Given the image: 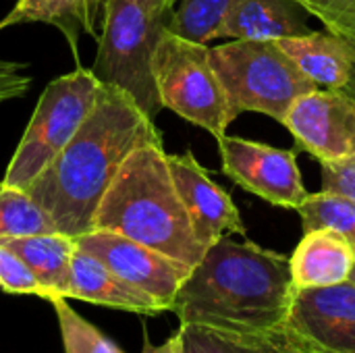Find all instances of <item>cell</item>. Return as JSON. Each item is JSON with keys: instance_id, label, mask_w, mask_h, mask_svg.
Listing matches in <instances>:
<instances>
[{"instance_id": "52a82bcc", "label": "cell", "mask_w": 355, "mask_h": 353, "mask_svg": "<svg viewBox=\"0 0 355 353\" xmlns=\"http://www.w3.org/2000/svg\"><path fill=\"white\" fill-rule=\"evenodd\" d=\"M100 87L92 69L83 67L52 79L35 104L2 183L27 191L89 117Z\"/></svg>"}, {"instance_id": "277c9868", "label": "cell", "mask_w": 355, "mask_h": 353, "mask_svg": "<svg viewBox=\"0 0 355 353\" xmlns=\"http://www.w3.org/2000/svg\"><path fill=\"white\" fill-rule=\"evenodd\" d=\"M177 0H108L92 73L123 89L154 121L162 110L154 77V48Z\"/></svg>"}, {"instance_id": "d4e9b609", "label": "cell", "mask_w": 355, "mask_h": 353, "mask_svg": "<svg viewBox=\"0 0 355 353\" xmlns=\"http://www.w3.org/2000/svg\"><path fill=\"white\" fill-rule=\"evenodd\" d=\"M320 166H322V189L337 191L355 200V154L335 162H320Z\"/></svg>"}, {"instance_id": "4316f807", "label": "cell", "mask_w": 355, "mask_h": 353, "mask_svg": "<svg viewBox=\"0 0 355 353\" xmlns=\"http://www.w3.org/2000/svg\"><path fill=\"white\" fill-rule=\"evenodd\" d=\"M306 12L314 15L324 23L327 29H333L341 15L347 10L352 0H295Z\"/></svg>"}, {"instance_id": "ac0fdd59", "label": "cell", "mask_w": 355, "mask_h": 353, "mask_svg": "<svg viewBox=\"0 0 355 353\" xmlns=\"http://www.w3.org/2000/svg\"><path fill=\"white\" fill-rule=\"evenodd\" d=\"M23 23L54 25L69 42L77 58V40L85 33V6L83 0H17L10 12L0 19V31Z\"/></svg>"}, {"instance_id": "9a60e30c", "label": "cell", "mask_w": 355, "mask_h": 353, "mask_svg": "<svg viewBox=\"0 0 355 353\" xmlns=\"http://www.w3.org/2000/svg\"><path fill=\"white\" fill-rule=\"evenodd\" d=\"M277 44L316 87L343 89L354 75V48L329 29H312L306 35L277 40Z\"/></svg>"}, {"instance_id": "7a4b0ae2", "label": "cell", "mask_w": 355, "mask_h": 353, "mask_svg": "<svg viewBox=\"0 0 355 353\" xmlns=\"http://www.w3.org/2000/svg\"><path fill=\"white\" fill-rule=\"evenodd\" d=\"M291 300L287 256L223 237L191 268L171 312L181 325L281 341Z\"/></svg>"}, {"instance_id": "7402d4cb", "label": "cell", "mask_w": 355, "mask_h": 353, "mask_svg": "<svg viewBox=\"0 0 355 353\" xmlns=\"http://www.w3.org/2000/svg\"><path fill=\"white\" fill-rule=\"evenodd\" d=\"M50 231H54L52 223L31 196L0 181V239Z\"/></svg>"}, {"instance_id": "30bf717a", "label": "cell", "mask_w": 355, "mask_h": 353, "mask_svg": "<svg viewBox=\"0 0 355 353\" xmlns=\"http://www.w3.org/2000/svg\"><path fill=\"white\" fill-rule=\"evenodd\" d=\"M75 246L98 258L119 279L150 295L164 312H171L183 281L191 273L187 264L112 231L94 229L77 237Z\"/></svg>"}, {"instance_id": "cb8c5ba5", "label": "cell", "mask_w": 355, "mask_h": 353, "mask_svg": "<svg viewBox=\"0 0 355 353\" xmlns=\"http://www.w3.org/2000/svg\"><path fill=\"white\" fill-rule=\"evenodd\" d=\"M0 289L15 295H37L48 300L46 287L37 281L31 268L6 246L0 243Z\"/></svg>"}, {"instance_id": "8992f818", "label": "cell", "mask_w": 355, "mask_h": 353, "mask_svg": "<svg viewBox=\"0 0 355 353\" xmlns=\"http://www.w3.org/2000/svg\"><path fill=\"white\" fill-rule=\"evenodd\" d=\"M210 60L237 117L260 112L283 123L289 106L316 87L277 42L231 40L210 48Z\"/></svg>"}, {"instance_id": "484cf974", "label": "cell", "mask_w": 355, "mask_h": 353, "mask_svg": "<svg viewBox=\"0 0 355 353\" xmlns=\"http://www.w3.org/2000/svg\"><path fill=\"white\" fill-rule=\"evenodd\" d=\"M27 69L21 62L0 58V104L23 98L31 87V75L25 73Z\"/></svg>"}, {"instance_id": "ffe728a7", "label": "cell", "mask_w": 355, "mask_h": 353, "mask_svg": "<svg viewBox=\"0 0 355 353\" xmlns=\"http://www.w3.org/2000/svg\"><path fill=\"white\" fill-rule=\"evenodd\" d=\"M183 353H289L283 341L225 333L200 325H181Z\"/></svg>"}, {"instance_id": "4dcf8cb0", "label": "cell", "mask_w": 355, "mask_h": 353, "mask_svg": "<svg viewBox=\"0 0 355 353\" xmlns=\"http://www.w3.org/2000/svg\"><path fill=\"white\" fill-rule=\"evenodd\" d=\"M355 52V50H354ZM343 92L347 94V96H352V98H355V64H354V75H352V79H349V83L343 87Z\"/></svg>"}, {"instance_id": "7c38bea8", "label": "cell", "mask_w": 355, "mask_h": 353, "mask_svg": "<svg viewBox=\"0 0 355 353\" xmlns=\"http://www.w3.org/2000/svg\"><path fill=\"white\" fill-rule=\"evenodd\" d=\"M166 162L193 233L206 250L223 237L245 235V225L233 198L212 181L191 152H166Z\"/></svg>"}, {"instance_id": "d6986e66", "label": "cell", "mask_w": 355, "mask_h": 353, "mask_svg": "<svg viewBox=\"0 0 355 353\" xmlns=\"http://www.w3.org/2000/svg\"><path fill=\"white\" fill-rule=\"evenodd\" d=\"M235 0H177L166 29L191 42L208 44L218 37V29Z\"/></svg>"}, {"instance_id": "5bb4252c", "label": "cell", "mask_w": 355, "mask_h": 353, "mask_svg": "<svg viewBox=\"0 0 355 353\" xmlns=\"http://www.w3.org/2000/svg\"><path fill=\"white\" fill-rule=\"evenodd\" d=\"M69 298L108 306V308L123 310V312L146 314V316L164 312L158 302H154L150 295L141 293L139 289L119 279L98 258H94L92 254L79 248H75V254L71 260V283H69L67 300Z\"/></svg>"}, {"instance_id": "9c48e42d", "label": "cell", "mask_w": 355, "mask_h": 353, "mask_svg": "<svg viewBox=\"0 0 355 353\" xmlns=\"http://www.w3.org/2000/svg\"><path fill=\"white\" fill-rule=\"evenodd\" d=\"M223 173L264 202L297 210L308 198L295 150L225 135L218 139Z\"/></svg>"}, {"instance_id": "4fadbf2b", "label": "cell", "mask_w": 355, "mask_h": 353, "mask_svg": "<svg viewBox=\"0 0 355 353\" xmlns=\"http://www.w3.org/2000/svg\"><path fill=\"white\" fill-rule=\"evenodd\" d=\"M355 266L354 246L329 229L304 231L302 241L289 258L293 289L331 287L349 281Z\"/></svg>"}, {"instance_id": "d6a6232c", "label": "cell", "mask_w": 355, "mask_h": 353, "mask_svg": "<svg viewBox=\"0 0 355 353\" xmlns=\"http://www.w3.org/2000/svg\"><path fill=\"white\" fill-rule=\"evenodd\" d=\"M354 100H355V98H354Z\"/></svg>"}, {"instance_id": "603a6c76", "label": "cell", "mask_w": 355, "mask_h": 353, "mask_svg": "<svg viewBox=\"0 0 355 353\" xmlns=\"http://www.w3.org/2000/svg\"><path fill=\"white\" fill-rule=\"evenodd\" d=\"M56 312L58 329L62 337L64 353H125L112 339L98 331L92 322L79 316L62 295H52L48 300Z\"/></svg>"}, {"instance_id": "3957f363", "label": "cell", "mask_w": 355, "mask_h": 353, "mask_svg": "<svg viewBox=\"0 0 355 353\" xmlns=\"http://www.w3.org/2000/svg\"><path fill=\"white\" fill-rule=\"evenodd\" d=\"M94 229L129 237L189 268L206 254L173 183L162 139L148 141L125 158L100 200Z\"/></svg>"}, {"instance_id": "83f0119b", "label": "cell", "mask_w": 355, "mask_h": 353, "mask_svg": "<svg viewBox=\"0 0 355 353\" xmlns=\"http://www.w3.org/2000/svg\"><path fill=\"white\" fill-rule=\"evenodd\" d=\"M83 6H85V35L98 42L108 0H83Z\"/></svg>"}, {"instance_id": "836d02e7", "label": "cell", "mask_w": 355, "mask_h": 353, "mask_svg": "<svg viewBox=\"0 0 355 353\" xmlns=\"http://www.w3.org/2000/svg\"><path fill=\"white\" fill-rule=\"evenodd\" d=\"M289 353H291V352H289Z\"/></svg>"}, {"instance_id": "2e32d148", "label": "cell", "mask_w": 355, "mask_h": 353, "mask_svg": "<svg viewBox=\"0 0 355 353\" xmlns=\"http://www.w3.org/2000/svg\"><path fill=\"white\" fill-rule=\"evenodd\" d=\"M310 31L304 8L295 0H235L218 29V37L277 42Z\"/></svg>"}, {"instance_id": "f546056e", "label": "cell", "mask_w": 355, "mask_h": 353, "mask_svg": "<svg viewBox=\"0 0 355 353\" xmlns=\"http://www.w3.org/2000/svg\"><path fill=\"white\" fill-rule=\"evenodd\" d=\"M141 353H183V339H181V333L177 331L175 335H171L164 343L160 345H152L150 341H146L144 345V352Z\"/></svg>"}, {"instance_id": "1f68e13d", "label": "cell", "mask_w": 355, "mask_h": 353, "mask_svg": "<svg viewBox=\"0 0 355 353\" xmlns=\"http://www.w3.org/2000/svg\"><path fill=\"white\" fill-rule=\"evenodd\" d=\"M349 281H352V283H355V266H354V270H352V277H349Z\"/></svg>"}, {"instance_id": "f1b7e54d", "label": "cell", "mask_w": 355, "mask_h": 353, "mask_svg": "<svg viewBox=\"0 0 355 353\" xmlns=\"http://www.w3.org/2000/svg\"><path fill=\"white\" fill-rule=\"evenodd\" d=\"M329 31H333L335 35L343 37V40L355 50V0L349 2L347 10L341 15V19H339V21L335 23V27L329 29Z\"/></svg>"}, {"instance_id": "44dd1931", "label": "cell", "mask_w": 355, "mask_h": 353, "mask_svg": "<svg viewBox=\"0 0 355 353\" xmlns=\"http://www.w3.org/2000/svg\"><path fill=\"white\" fill-rule=\"evenodd\" d=\"M297 212L302 216L304 231H335L343 235L355 250V200L337 191L320 189L316 193H308Z\"/></svg>"}, {"instance_id": "ba28073f", "label": "cell", "mask_w": 355, "mask_h": 353, "mask_svg": "<svg viewBox=\"0 0 355 353\" xmlns=\"http://www.w3.org/2000/svg\"><path fill=\"white\" fill-rule=\"evenodd\" d=\"M281 341L291 353H355V283L293 289Z\"/></svg>"}, {"instance_id": "5b68a950", "label": "cell", "mask_w": 355, "mask_h": 353, "mask_svg": "<svg viewBox=\"0 0 355 353\" xmlns=\"http://www.w3.org/2000/svg\"><path fill=\"white\" fill-rule=\"evenodd\" d=\"M152 77L162 108L206 129L216 141L237 119L210 60L208 44L164 29L154 48Z\"/></svg>"}, {"instance_id": "6da1fadb", "label": "cell", "mask_w": 355, "mask_h": 353, "mask_svg": "<svg viewBox=\"0 0 355 353\" xmlns=\"http://www.w3.org/2000/svg\"><path fill=\"white\" fill-rule=\"evenodd\" d=\"M160 139L154 121L131 96L102 83L89 117L27 193L54 231L77 239L94 229L100 200L125 158L135 148Z\"/></svg>"}, {"instance_id": "e0dca14e", "label": "cell", "mask_w": 355, "mask_h": 353, "mask_svg": "<svg viewBox=\"0 0 355 353\" xmlns=\"http://www.w3.org/2000/svg\"><path fill=\"white\" fill-rule=\"evenodd\" d=\"M2 246L12 250L46 287L48 300L52 295H69L71 283V260L75 254V239L58 231L33 233L19 237L0 239ZM46 300V302H48Z\"/></svg>"}, {"instance_id": "8fae6325", "label": "cell", "mask_w": 355, "mask_h": 353, "mask_svg": "<svg viewBox=\"0 0 355 353\" xmlns=\"http://www.w3.org/2000/svg\"><path fill=\"white\" fill-rule=\"evenodd\" d=\"M297 148L318 162H335L355 154V100L343 89L314 87L302 94L283 123Z\"/></svg>"}]
</instances>
